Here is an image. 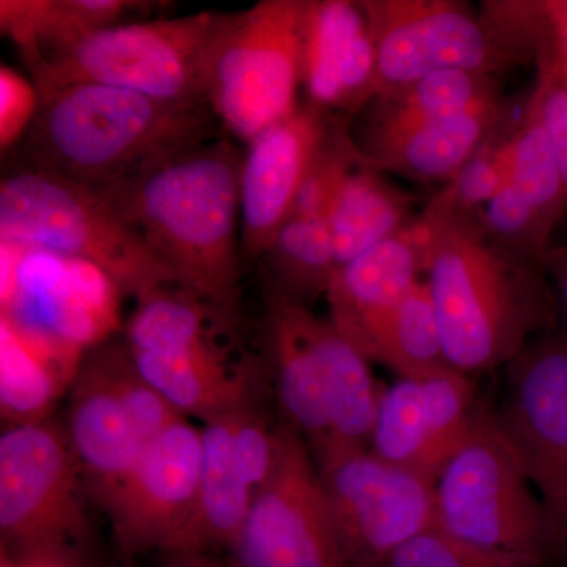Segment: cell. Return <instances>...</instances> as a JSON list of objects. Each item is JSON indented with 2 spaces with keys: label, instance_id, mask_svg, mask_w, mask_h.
Masks as SVG:
<instances>
[{
  "label": "cell",
  "instance_id": "cell-1",
  "mask_svg": "<svg viewBox=\"0 0 567 567\" xmlns=\"http://www.w3.org/2000/svg\"><path fill=\"white\" fill-rule=\"evenodd\" d=\"M413 227L451 368L472 379L506 368L537 336L557 330L543 265L495 240L477 215L420 212Z\"/></svg>",
  "mask_w": 567,
  "mask_h": 567
},
{
  "label": "cell",
  "instance_id": "cell-2",
  "mask_svg": "<svg viewBox=\"0 0 567 567\" xmlns=\"http://www.w3.org/2000/svg\"><path fill=\"white\" fill-rule=\"evenodd\" d=\"M230 137L194 145L100 193L177 281L237 316L241 290L240 178Z\"/></svg>",
  "mask_w": 567,
  "mask_h": 567
},
{
  "label": "cell",
  "instance_id": "cell-3",
  "mask_svg": "<svg viewBox=\"0 0 567 567\" xmlns=\"http://www.w3.org/2000/svg\"><path fill=\"white\" fill-rule=\"evenodd\" d=\"M221 125L204 103H171L99 82L41 95L17 167L100 192L203 144Z\"/></svg>",
  "mask_w": 567,
  "mask_h": 567
},
{
  "label": "cell",
  "instance_id": "cell-4",
  "mask_svg": "<svg viewBox=\"0 0 567 567\" xmlns=\"http://www.w3.org/2000/svg\"><path fill=\"white\" fill-rule=\"evenodd\" d=\"M360 3L375 44L377 95L436 71L494 76L509 66L535 63L547 29L544 0L483 2L480 11L461 0Z\"/></svg>",
  "mask_w": 567,
  "mask_h": 567
},
{
  "label": "cell",
  "instance_id": "cell-5",
  "mask_svg": "<svg viewBox=\"0 0 567 567\" xmlns=\"http://www.w3.org/2000/svg\"><path fill=\"white\" fill-rule=\"evenodd\" d=\"M0 241L96 265L134 298L177 281L102 194L40 171L17 167L0 183Z\"/></svg>",
  "mask_w": 567,
  "mask_h": 567
},
{
  "label": "cell",
  "instance_id": "cell-6",
  "mask_svg": "<svg viewBox=\"0 0 567 567\" xmlns=\"http://www.w3.org/2000/svg\"><path fill=\"white\" fill-rule=\"evenodd\" d=\"M308 0H262L226 13L208 59L205 102L224 132L249 144L300 107Z\"/></svg>",
  "mask_w": 567,
  "mask_h": 567
},
{
  "label": "cell",
  "instance_id": "cell-7",
  "mask_svg": "<svg viewBox=\"0 0 567 567\" xmlns=\"http://www.w3.org/2000/svg\"><path fill=\"white\" fill-rule=\"evenodd\" d=\"M224 14L199 11L100 29L32 69L33 84L40 96L76 82H99L163 102L207 104L205 74Z\"/></svg>",
  "mask_w": 567,
  "mask_h": 567
},
{
  "label": "cell",
  "instance_id": "cell-8",
  "mask_svg": "<svg viewBox=\"0 0 567 567\" xmlns=\"http://www.w3.org/2000/svg\"><path fill=\"white\" fill-rule=\"evenodd\" d=\"M434 495L435 528L465 543L543 565L566 547L487 410L435 477Z\"/></svg>",
  "mask_w": 567,
  "mask_h": 567
},
{
  "label": "cell",
  "instance_id": "cell-9",
  "mask_svg": "<svg viewBox=\"0 0 567 567\" xmlns=\"http://www.w3.org/2000/svg\"><path fill=\"white\" fill-rule=\"evenodd\" d=\"M89 488L65 429L48 421L0 435V548L84 558Z\"/></svg>",
  "mask_w": 567,
  "mask_h": 567
},
{
  "label": "cell",
  "instance_id": "cell-10",
  "mask_svg": "<svg viewBox=\"0 0 567 567\" xmlns=\"http://www.w3.org/2000/svg\"><path fill=\"white\" fill-rule=\"evenodd\" d=\"M0 317L29 338L87 354L121 327L117 284L96 265L0 241Z\"/></svg>",
  "mask_w": 567,
  "mask_h": 567
},
{
  "label": "cell",
  "instance_id": "cell-11",
  "mask_svg": "<svg viewBox=\"0 0 567 567\" xmlns=\"http://www.w3.org/2000/svg\"><path fill=\"white\" fill-rule=\"evenodd\" d=\"M567 546V336H537L506 365L502 401L488 412Z\"/></svg>",
  "mask_w": 567,
  "mask_h": 567
},
{
  "label": "cell",
  "instance_id": "cell-12",
  "mask_svg": "<svg viewBox=\"0 0 567 567\" xmlns=\"http://www.w3.org/2000/svg\"><path fill=\"white\" fill-rule=\"evenodd\" d=\"M226 558L237 567H350L315 458L284 421L274 473Z\"/></svg>",
  "mask_w": 567,
  "mask_h": 567
},
{
  "label": "cell",
  "instance_id": "cell-13",
  "mask_svg": "<svg viewBox=\"0 0 567 567\" xmlns=\"http://www.w3.org/2000/svg\"><path fill=\"white\" fill-rule=\"evenodd\" d=\"M319 472L350 567H379L435 527L434 481L371 450L336 458Z\"/></svg>",
  "mask_w": 567,
  "mask_h": 567
},
{
  "label": "cell",
  "instance_id": "cell-14",
  "mask_svg": "<svg viewBox=\"0 0 567 567\" xmlns=\"http://www.w3.org/2000/svg\"><path fill=\"white\" fill-rule=\"evenodd\" d=\"M200 458L203 429L186 417L148 443L103 505L123 557L173 554L196 509Z\"/></svg>",
  "mask_w": 567,
  "mask_h": 567
},
{
  "label": "cell",
  "instance_id": "cell-15",
  "mask_svg": "<svg viewBox=\"0 0 567 567\" xmlns=\"http://www.w3.org/2000/svg\"><path fill=\"white\" fill-rule=\"evenodd\" d=\"M483 413L475 382L456 369L399 379L380 398L369 450L435 481Z\"/></svg>",
  "mask_w": 567,
  "mask_h": 567
},
{
  "label": "cell",
  "instance_id": "cell-16",
  "mask_svg": "<svg viewBox=\"0 0 567 567\" xmlns=\"http://www.w3.org/2000/svg\"><path fill=\"white\" fill-rule=\"evenodd\" d=\"M312 103L254 137L240 178L241 260L257 262L290 218L295 199L334 123Z\"/></svg>",
  "mask_w": 567,
  "mask_h": 567
},
{
  "label": "cell",
  "instance_id": "cell-17",
  "mask_svg": "<svg viewBox=\"0 0 567 567\" xmlns=\"http://www.w3.org/2000/svg\"><path fill=\"white\" fill-rule=\"evenodd\" d=\"M121 344L87 352L70 388L65 434L80 462L89 494L103 507L148 443L125 404L117 379Z\"/></svg>",
  "mask_w": 567,
  "mask_h": 567
},
{
  "label": "cell",
  "instance_id": "cell-18",
  "mask_svg": "<svg viewBox=\"0 0 567 567\" xmlns=\"http://www.w3.org/2000/svg\"><path fill=\"white\" fill-rule=\"evenodd\" d=\"M324 319L311 306L264 287V338L267 369L284 423L308 446L316 465L330 446L327 380L322 350Z\"/></svg>",
  "mask_w": 567,
  "mask_h": 567
},
{
  "label": "cell",
  "instance_id": "cell-19",
  "mask_svg": "<svg viewBox=\"0 0 567 567\" xmlns=\"http://www.w3.org/2000/svg\"><path fill=\"white\" fill-rule=\"evenodd\" d=\"M509 177L505 188L480 213L495 240L540 262L566 218L565 185L543 123L525 106L509 137Z\"/></svg>",
  "mask_w": 567,
  "mask_h": 567
},
{
  "label": "cell",
  "instance_id": "cell-20",
  "mask_svg": "<svg viewBox=\"0 0 567 567\" xmlns=\"http://www.w3.org/2000/svg\"><path fill=\"white\" fill-rule=\"evenodd\" d=\"M377 52L360 2L308 0L303 87L309 103L358 114L377 95Z\"/></svg>",
  "mask_w": 567,
  "mask_h": 567
},
{
  "label": "cell",
  "instance_id": "cell-21",
  "mask_svg": "<svg viewBox=\"0 0 567 567\" xmlns=\"http://www.w3.org/2000/svg\"><path fill=\"white\" fill-rule=\"evenodd\" d=\"M425 275V251L413 223L338 268L327 301L330 322L364 358L386 320Z\"/></svg>",
  "mask_w": 567,
  "mask_h": 567
},
{
  "label": "cell",
  "instance_id": "cell-22",
  "mask_svg": "<svg viewBox=\"0 0 567 567\" xmlns=\"http://www.w3.org/2000/svg\"><path fill=\"white\" fill-rule=\"evenodd\" d=\"M132 357L145 380L182 416L203 423L259 405L267 386L268 372L244 352H132Z\"/></svg>",
  "mask_w": 567,
  "mask_h": 567
},
{
  "label": "cell",
  "instance_id": "cell-23",
  "mask_svg": "<svg viewBox=\"0 0 567 567\" xmlns=\"http://www.w3.org/2000/svg\"><path fill=\"white\" fill-rule=\"evenodd\" d=\"M503 122L505 104L502 100L401 132L354 142L383 173L445 185L456 177Z\"/></svg>",
  "mask_w": 567,
  "mask_h": 567
},
{
  "label": "cell",
  "instance_id": "cell-24",
  "mask_svg": "<svg viewBox=\"0 0 567 567\" xmlns=\"http://www.w3.org/2000/svg\"><path fill=\"white\" fill-rule=\"evenodd\" d=\"M416 216L415 199L388 181L354 142L324 215L339 267L401 234Z\"/></svg>",
  "mask_w": 567,
  "mask_h": 567
},
{
  "label": "cell",
  "instance_id": "cell-25",
  "mask_svg": "<svg viewBox=\"0 0 567 567\" xmlns=\"http://www.w3.org/2000/svg\"><path fill=\"white\" fill-rule=\"evenodd\" d=\"M237 316L227 315L181 282H167L136 298L125 324L132 352H240Z\"/></svg>",
  "mask_w": 567,
  "mask_h": 567
},
{
  "label": "cell",
  "instance_id": "cell-26",
  "mask_svg": "<svg viewBox=\"0 0 567 567\" xmlns=\"http://www.w3.org/2000/svg\"><path fill=\"white\" fill-rule=\"evenodd\" d=\"M234 415V413H233ZM204 423L196 509L173 554L229 555L244 528L254 492L238 472L230 416Z\"/></svg>",
  "mask_w": 567,
  "mask_h": 567
},
{
  "label": "cell",
  "instance_id": "cell-27",
  "mask_svg": "<svg viewBox=\"0 0 567 567\" xmlns=\"http://www.w3.org/2000/svg\"><path fill=\"white\" fill-rule=\"evenodd\" d=\"M84 357L29 338L0 317V412L6 427L48 421Z\"/></svg>",
  "mask_w": 567,
  "mask_h": 567
},
{
  "label": "cell",
  "instance_id": "cell-28",
  "mask_svg": "<svg viewBox=\"0 0 567 567\" xmlns=\"http://www.w3.org/2000/svg\"><path fill=\"white\" fill-rule=\"evenodd\" d=\"M496 82L492 74L445 70L380 93L358 112L361 122L352 130L353 140H371L502 102Z\"/></svg>",
  "mask_w": 567,
  "mask_h": 567
},
{
  "label": "cell",
  "instance_id": "cell-29",
  "mask_svg": "<svg viewBox=\"0 0 567 567\" xmlns=\"http://www.w3.org/2000/svg\"><path fill=\"white\" fill-rule=\"evenodd\" d=\"M137 9L144 6L125 0H2L0 24L32 70L82 37L121 24L122 18Z\"/></svg>",
  "mask_w": 567,
  "mask_h": 567
},
{
  "label": "cell",
  "instance_id": "cell-30",
  "mask_svg": "<svg viewBox=\"0 0 567 567\" xmlns=\"http://www.w3.org/2000/svg\"><path fill=\"white\" fill-rule=\"evenodd\" d=\"M330 446L317 468L371 446L385 385L375 379L371 361L339 333L330 320L322 328Z\"/></svg>",
  "mask_w": 567,
  "mask_h": 567
},
{
  "label": "cell",
  "instance_id": "cell-31",
  "mask_svg": "<svg viewBox=\"0 0 567 567\" xmlns=\"http://www.w3.org/2000/svg\"><path fill=\"white\" fill-rule=\"evenodd\" d=\"M265 281L306 306L327 295L338 256L327 219L292 215L262 259Z\"/></svg>",
  "mask_w": 567,
  "mask_h": 567
},
{
  "label": "cell",
  "instance_id": "cell-32",
  "mask_svg": "<svg viewBox=\"0 0 567 567\" xmlns=\"http://www.w3.org/2000/svg\"><path fill=\"white\" fill-rule=\"evenodd\" d=\"M368 360L386 365L399 379H417L451 369L425 279L417 281L383 324Z\"/></svg>",
  "mask_w": 567,
  "mask_h": 567
},
{
  "label": "cell",
  "instance_id": "cell-33",
  "mask_svg": "<svg viewBox=\"0 0 567 567\" xmlns=\"http://www.w3.org/2000/svg\"><path fill=\"white\" fill-rule=\"evenodd\" d=\"M503 123L456 177L445 183L425 205L424 215L475 216L505 188L509 177L511 133L506 134Z\"/></svg>",
  "mask_w": 567,
  "mask_h": 567
},
{
  "label": "cell",
  "instance_id": "cell-34",
  "mask_svg": "<svg viewBox=\"0 0 567 567\" xmlns=\"http://www.w3.org/2000/svg\"><path fill=\"white\" fill-rule=\"evenodd\" d=\"M543 563L465 543L439 528L421 533L379 567H540Z\"/></svg>",
  "mask_w": 567,
  "mask_h": 567
},
{
  "label": "cell",
  "instance_id": "cell-35",
  "mask_svg": "<svg viewBox=\"0 0 567 567\" xmlns=\"http://www.w3.org/2000/svg\"><path fill=\"white\" fill-rule=\"evenodd\" d=\"M535 65L536 85L527 104L546 130L565 185L567 203V74L548 40V21Z\"/></svg>",
  "mask_w": 567,
  "mask_h": 567
},
{
  "label": "cell",
  "instance_id": "cell-36",
  "mask_svg": "<svg viewBox=\"0 0 567 567\" xmlns=\"http://www.w3.org/2000/svg\"><path fill=\"white\" fill-rule=\"evenodd\" d=\"M41 96L33 81L21 73L0 66V148L9 152L24 140L39 114Z\"/></svg>",
  "mask_w": 567,
  "mask_h": 567
},
{
  "label": "cell",
  "instance_id": "cell-37",
  "mask_svg": "<svg viewBox=\"0 0 567 567\" xmlns=\"http://www.w3.org/2000/svg\"><path fill=\"white\" fill-rule=\"evenodd\" d=\"M540 265L557 301L558 330L567 336V245L551 246Z\"/></svg>",
  "mask_w": 567,
  "mask_h": 567
},
{
  "label": "cell",
  "instance_id": "cell-38",
  "mask_svg": "<svg viewBox=\"0 0 567 567\" xmlns=\"http://www.w3.org/2000/svg\"><path fill=\"white\" fill-rule=\"evenodd\" d=\"M548 21V40L567 74V0H544Z\"/></svg>",
  "mask_w": 567,
  "mask_h": 567
},
{
  "label": "cell",
  "instance_id": "cell-39",
  "mask_svg": "<svg viewBox=\"0 0 567 567\" xmlns=\"http://www.w3.org/2000/svg\"><path fill=\"white\" fill-rule=\"evenodd\" d=\"M0 567H91L84 558L52 554H10L0 551Z\"/></svg>",
  "mask_w": 567,
  "mask_h": 567
},
{
  "label": "cell",
  "instance_id": "cell-40",
  "mask_svg": "<svg viewBox=\"0 0 567 567\" xmlns=\"http://www.w3.org/2000/svg\"><path fill=\"white\" fill-rule=\"evenodd\" d=\"M164 567H237L229 558L218 555L182 554L167 555Z\"/></svg>",
  "mask_w": 567,
  "mask_h": 567
}]
</instances>
